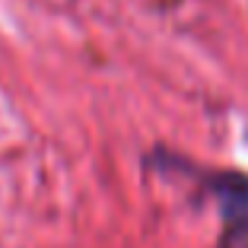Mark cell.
<instances>
[{"label":"cell","instance_id":"1","mask_svg":"<svg viewBox=\"0 0 248 248\" xmlns=\"http://www.w3.org/2000/svg\"><path fill=\"white\" fill-rule=\"evenodd\" d=\"M146 166L162 169V172H188V175H194L207 194L217 197L223 223L248 217V172H239V169H197L194 162L169 153L162 146L153 150V156L146 159Z\"/></svg>","mask_w":248,"mask_h":248},{"label":"cell","instance_id":"2","mask_svg":"<svg viewBox=\"0 0 248 248\" xmlns=\"http://www.w3.org/2000/svg\"><path fill=\"white\" fill-rule=\"evenodd\" d=\"M219 248H248V217H242V219H232V223H226Z\"/></svg>","mask_w":248,"mask_h":248}]
</instances>
